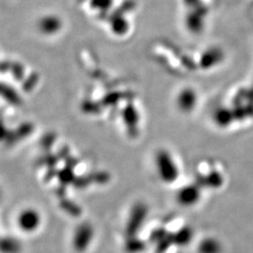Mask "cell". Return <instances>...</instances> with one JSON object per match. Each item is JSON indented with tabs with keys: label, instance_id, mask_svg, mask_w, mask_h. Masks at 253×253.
<instances>
[{
	"label": "cell",
	"instance_id": "6da1fadb",
	"mask_svg": "<svg viewBox=\"0 0 253 253\" xmlns=\"http://www.w3.org/2000/svg\"><path fill=\"white\" fill-rule=\"evenodd\" d=\"M147 216V208L144 204H136L132 208L128 219L126 221V233L128 237H135L136 234L140 231L141 227L143 226L145 217Z\"/></svg>",
	"mask_w": 253,
	"mask_h": 253
},
{
	"label": "cell",
	"instance_id": "7a4b0ae2",
	"mask_svg": "<svg viewBox=\"0 0 253 253\" xmlns=\"http://www.w3.org/2000/svg\"><path fill=\"white\" fill-rule=\"evenodd\" d=\"M94 229L89 223H82L74 231L73 238V249L75 252L81 253L85 252L93 239Z\"/></svg>",
	"mask_w": 253,
	"mask_h": 253
},
{
	"label": "cell",
	"instance_id": "3957f363",
	"mask_svg": "<svg viewBox=\"0 0 253 253\" xmlns=\"http://www.w3.org/2000/svg\"><path fill=\"white\" fill-rule=\"evenodd\" d=\"M18 224L24 232H34L41 224V216L35 209H26L19 215Z\"/></svg>",
	"mask_w": 253,
	"mask_h": 253
},
{
	"label": "cell",
	"instance_id": "277c9868",
	"mask_svg": "<svg viewBox=\"0 0 253 253\" xmlns=\"http://www.w3.org/2000/svg\"><path fill=\"white\" fill-rule=\"evenodd\" d=\"M157 166H158L159 175L163 182L172 183L173 181L176 180L177 174H178L177 169L168 157L167 158L164 157L161 160L158 159Z\"/></svg>",
	"mask_w": 253,
	"mask_h": 253
},
{
	"label": "cell",
	"instance_id": "5b68a950",
	"mask_svg": "<svg viewBox=\"0 0 253 253\" xmlns=\"http://www.w3.org/2000/svg\"><path fill=\"white\" fill-rule=\"evenodd\" d=\"M201 198V192H200L198 186H188L179 190L177 193V200L182 206L189 207L193 206L198 203Z\"/></svg>",
	"mask_w": 253,
	"mask_h": 253
},
{
	"label": "cell",
	"instance_id": "8992f818",
	"mask_svg": "<svg viewBox=\"0 0 253 253\" xmlns=\"http://www.w3.org/2000/svg\"><path fill=\"white\" fill-rule=\"evenodd\" d=\"M22 245L14 237L0 238V253H21Z\"/></svg>",
	"mask_w": 253,
	"mask_h": 253
},
{
	"label": "cell",
	"instance_id": "52a82bcc",
	"mask_svg": "<svg viewBox=\"0 0 253 253\" xmlns=\"http://www.w3.org/2000/svg\"><path fill=\"white\" fill-rule=\"evenodd\" d=\"M59 207L64 212L72 217H79L82 214V209L76 203L68 198H63L60 200Z\"/></svg>",
	"mask_w": 253,
	"mask_h": 253
},
{
	"label": "cell",
	"instance_id": "ba28073f",
	"mask_svg": "<svg viewBox=\"0 0 253 253\" xmlns=\"http://www.w3.org/2000/svg\"><path fill=\"white\" fill-rule=\"evenodd\" d=\"M220 245L216 239H205L199 247L200 253H220Z\"/></svg>",
	"mask_w": 253,
	"mask_h": 253
},
{
	"label": "cell",
	"instance_id": "9c48e42d",
	"mask_svg": "<svg viewBox=\"0 0 253 253\" xmlns=\"http://www.w3.org/2000/svg\"><path fill=\"white\" fill-rule=\"evenodd\" d=\"M126 253H138L144 250V243L136 237H128L125 243Z\"/></svg>",
	"mask_w": 253,
	"mask_h": 253
},
{
	"label": "cell",
	"instance_id": "30bf717a",
	"mask_svg": "<svg viewBox=\"0 0 253 253\" xmlns=\"http://www.w3.org/2000/svg\"><path fill=\"white\" fill-rule=\"evenodd\" d=\"M54 193H55L56 197H58L60 200L66 198V187L59 185L58 187H56L54 189Z\"/></svg>",
	"mask_w": 253,
	"mask_h": 253
},
{
	"label": "cell",
	"instance_id": "8fae6325",
	"mask_svg": "<svg viewBox=\"0 0 253 253\" xmlns=\"http://www.w3.org/2000/svg\"><path fill=\"white\" fill-rule=\"evenodd\" d=\"M0 197H1V194H0Z\"/></svg>",
	"mask_w": 253,
	"mask_h": 253
}]
</instances>
